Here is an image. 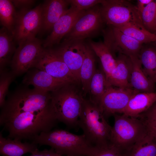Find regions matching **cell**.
I'll return each instance as SVG.
<instances>
[{"label":"cell","instance_id":"obj_20","mask_svg":"<svg viewBox=\"0 0 156 156\" xmlns=\"http://www.w3.org/2000/svg\"><path fill=\"white\" fill-rule=\"evenodd\" d=\"M95 54L99 58L106 79L116 64L114 53L108 42L104 38L103 41L95 42L89 39L87 43Z\"/></svg>","mask_w":156,"mask_h":156},{"label":"cell","instance_id":"obj_2","mask_svg":"<svg viewBox=\"0 0 156 156\" xmlns=\"http://www.w3.org/2000/svg\"><path fill=\"white\" fill-rule=\"evenodd\" d=\"M31 142L40 146H50L56 153L63 155L92 156L97 148L83 134L77 135L62 129L42 132Z\"/></svg>","mask_w":156,"mask_h":156},{"label":"cell","instance_id":"obj_23","mask_svg":"<svg viewBox=\"0 0 156 156\" xmlns=\"http://www.w3.org/2000/svg\"><path fill=\"white\" fill-rule=\"evenodd\" d=\"M13 34L5 27L0 30V71L10 63L16 50Z\"/></svg>","mask_w":156,"mask_h":156},{"label":"cell","instance_id":"obj_16","mask_svg":"<svg viewBox=\"0 0 156 156\" xmlns=\"http://www.w3.org/2000/svg\"><path fill=\"white\" fill-rule=\"evenodd\" d=\"M34 68L27 72L23 81L25 85H31L38 90L51 92L70 83L56 79L44 71Z\"/></svg>","mask_w":156,"mask_h":156},{"label":"cell","instance_id":"obj_24","mask_svg":"<svg viewBox=\"0 0 156 156\" xmlns=\"http://www.w3.org/2000/svg\"><path fill=\"white\" fill-rule=\"evenodd\" d=\"M123 153V156H156V138L148 133Z\"/></svg>","mask_w":156,"mask_h":156},{"label":"cell","instance_id":"obj_1","mask_svg":"<svg viewBox=\"0 0 156 156\" xmlns=\"http://www.w3.org/2000/svg\"><path fill=\"white\" fill-rule=\"evenodd\" d=\"M0 125L7 137L32 141L59 122L47 94L34 89H24L11 94L1 108Z\"/></svg>","mask_w":156,"mask_h":156},{"label":"cell","instance_id":"obj_36","mask_svg":"<svg viewBox=\"0 0 156 156\" xmlns=\"http://www.w3.org/2000/svg\"><path fill=\"white\" fill-rule=\"evenodd\" d=\"M138 118L156 120V102L148 110L141 115Z\"/></svg>","mask_w":156,"mask_h":156},{"label":"cell","instance_id":"obj_38","mask_svg":"<svg viewBox=\"0 0 156 156\" xmlns=\"http://www.w3.org/2000/svg\"><path fill=\"white\" fill-rule=\"evenodd\" d=\"M155 1H156V0Z\"/></svg>","mask_w":156,"mask_h":156},{"label":"cell","instance_id":"obj_30","mask_svg":"<svg viewBox=\"0 0 156 156\" xmlns=\"http://www.w3.org/2000/svg\"><path fill=\"white\" fill-rule=\"evenodd\" d=\"M14 75L11 71H7L6 69L0 71V107L1 108L5 102L9 86L13 80Z\"/></svg>","mask_w":156,"mask_h":156},{"label":"cell","instance_id":"obj_22","mask_svg":"<svg viewBox=\"0 0 156 156\" xmlns=\"http://www.w3.org/2000/svg\"><path fill=\"white\" fill-rule=\"evenodd\" d=\"M95 54L88 43H85L84 55L79 72L83 96L88 93L91 79L96 69Z\"/></svg>","mask_w":156,"mask_h":156},{"label":"cell","instance_id":"obj_4","mask_svg":"<svg viewBox=\"0 0 156 156\" xmlns=\"http://www.w3.org/2000/svg\"><path fill=\"white\" fill-rule=\"evenodd\" d=\"M77 83L66 84L51 92V103L55 116L59 122L68 129L78 130L81 105L84 98Z\"/></svg>","mask_w":156,"mask_h":156},{"label":"cell","instance_id":"obj_34","mask_svg":"<svg viewBox=\"0 0 156 156\" xmlns=\"http://www.w3.org/2000/svg\"><path fill=\"white\" fill-rule=\"evenodd\" d=\"M29 156H70L63 155L56 153L52 148L50 149H45L42 151L38 149Z\"/></svg>","mask_w":156,"mask_h":156},{"label":"cell","instance_id":"obj_18","mask_svg":"<svg viewBox=\"0 0 156 156\" xmlns=\"http://www.w3.org/2000/svg\"><path fill=\"white\" fill-rule=\"evenodd\" d=\"M156 102V92H138L131 97L122 114L138 118Z\"/></svg>","mask_w":156,"mask_h":156},{"label":"cell","instance_id":"obj_9","mask_svg":"<svg viewBox=\"0 0 156 156\" xmlns=\"http://www.w3.org/2000/svg\"><path fill=\"white\" fill-rule=\"evenodd\" d=\"M41 4L32 9H24L17 12L13 35L18 44L36 37L40 31L41 24Z\"/></svg>","mask_w":156,"mask_h":156},{"label":"cell","instance_id":"obj_28","mask_svg":"<svg viewBox=\"0 0 156 156\" xmlns=\"http://www.w3.org/2000/svg\"><path fill=\"white\" fill-rule=\"evenodd\" d=\"M17 12L11 0H0L1 24L13 34Z\"/></svg>","mask_w":156,"mask_h":156},{"label":"cell","instance_id":"obj_26","mask_svg":"<svg viewBox=\"0 0 156 156\" xmlns=\"http://www.w3.org/2000/svg\"><path fill=\"white\" fill-rule=\"evenodd\" d=\"M116 28L143 44L156 42V34L146 30L141 23H130Z\"/></svg>","mask_w":156,"mask_h":156},{"label":"cell","instance_id":"obj_29","mask_svg":"<svg viewBox=\"0 0 156 156\" xmlns=\"http://www.w3.org/2000/svg\"><path fill=\"white\" fill-rule=\"evenodd\" d=\"M144 28L149 32L156 34V2L153 0L139 12Z\"/></svg>","mask_w":156,"mask_h":156},{"label":"cell","instance_id":"obj_13","mask_svg":"<svg viewBox=\"0 0 156 156\" xmlns=\"http://www.w3.org/2000/svg\"><path fill=\"white\" fill-rule=\"evenodd\" d=\"M109 26L103 31L104 38L109 43L114 53L118 52L129 57H138L143 44L125 34L118 28Z\"/></svg>","mask_w":156,"mask_h":156},{"label":"cell","instance_id":"obj_8","mask_svg":"<svg viewBox=\"0 0 156 156\" xmlns=\"http://www.w3.org/2000/svg\"><path fill=\"white\" fill-rule=\"evenodd\" d=\"M41 40L35 37L18 44L10 63L14 76L27 73L33 67L43 48Z\"/></svg>","mask_w":156,"mask_h":156},{"label":"cell","instance_id":"obj_10","mask_svg":"<svg viewBox=\"0 0 156 156\" xmlns=\"http://www.w3.org/2000/svg\"><path fill=\"white\" fill-rule=\"evenodd\" d=\"M33 68L44 71L61 80L79 82L53 48L43 47Z\"/></svg>","mask_w":156,"mask_h":156},{"label":"cell","instance_id":"obj_19","mask_svg":"<svg viewBox=\"0 0 156 156\" xmlns=\"http://www.w3.org/2000/svg\"><path fill=\"white\" fill-rule=\"evenodd\" d=\"M2 132H0V154L2 156H22L38 149V145L33 142H22L21 140L5 138Z\"/></svg>","mask_w":156,"mask_h":156},{"label":"cell","instance_id":"obj_6","mask_svg":"<svg viewBox=\"0 0 156 156\" xmlns=\"http://www.w3.org/2000/svg\"><path fill=\"white\" fill-rule=\"evenodd\" d=\"M99 4L85 11L76 21L63 41H84L94 37L103 31L105 23Z\"/></svg>","mask_w":156,"mask_h":156},{"label":"cell","instance_id":"obj_11","mask_svg":"<svg viewBox=\"0 0 156 156\" xmlns=\"http://www.w3.org/2000/svg\"><path fill=\"white\" fill-rule=\"evenodd\" d=\"M139 92L131 88L109 86L98 105L107 120L109 117L116 114H122L131 96Z\"/></svg>","mask_w":156,"mask_h":156},{"label":"cell","instance_id":"obj_35","mask_svg":"<svg viewBox=\"0 0 156 156\" xmlns=\"http://www.w3.org/2000/svg\"><path fill=\"white\" fill-rule=\"evenodd\" d=\"M140 119L144 121L148 133L156 138V120Z\"/></svg>","mask_w":156,"mask_h":156},{"label":"cell","instance_id":"obj_3","mask_svg":"<svg viewBox=\"0 0 156 156\" xmlns=\"http://www.w3.org/2000/svg\"><path fill=\"white\" fill-rule=\"evenodd\" d=\"M78 126L82 129L83 134L94 146L101 148L111 144L112 127L99 106L89 99L83 98V100Z\"/></svg>","mask_w":156,"mask_h":156},{"label":"cell","instance_id":"obj_31","mask_svg":"<svg viewBox=\"0 0 156 156\" xmlns=\"http://www.w3.org/2000/svg\"><path fill=\"white\" fill-rule=\"evenodd\" d=\"M70 6L81 10H86L101 4L103 0H68Z\"/></svg>","mask_w":156,"mask_h":156},{"label":"cell","instance_id":"obj_21","mask_svg":"<svg viewBox=\"0 0 156 156\" xmlns=\"http://www.w3.org/2000/svg\"><path fill=\"white\" fill-rule=\"evenodd\" d=\"M132 63L130 84L131 87L140 92H154L155 83L146 75L138 57L130 56Z\"/></svg>","mask_w":156,"mask_h":156},{"label":"cell","instance_id":"obj_37","mask_svg":"<svg viewBox=\"0 0 156 156\" xmlns=\"http://www.w3.org/2000/svg\"><path fill=\"white\" fill-rule=\"evenodd\" d=\"M152 0H138L136 8L138 12L141 11L147 5L151 2Z\"/></svg>","mask_w":156,"mask_h":156},{"label":"cell","instance_id":"obj_33","mask_svg":"<svg viewBox=\"0 0 156 156\" xmlns=\"http://www.w3.org/2000/svg\"><path fill=\"white\" fill-rule=\"evenodd\" d=\"M15 7L19 8L20 10L30 9L35 2L32 0H11Z\"/></svg>","mask_w":156,"mask_h":156},{"label":"cell","instance_id":"obj_14","mask_svg":"<svg viewBox=\"0 0 156 156\" xmlns=\"http://www.w3.org/2000/svg\"><path fill=\"white\" fill-rule=\"evenodd\" d=\"M85 11L70 6L54 24L50 34L43 42V47L51 48L55 45H59Z\"/></svg>","mask_w":156,"mask_h":156},{"label":"cell","instance_id":"obj_17","mask_svg":"<svg viewBox=\"0 0 156 156\" xmlns=\"http://www.w3.org/2000/svg\"><path fill=\"white\" fill-rule=\"evenodd\" d=\"M116 59V66L107 79L108 85L117 87L131 88L130 79L132 63L130 57L119 53Z\"/></svg>","mask_w":156,"mask_h":156},{"label":"cell","instance_id":"obj_5","mask_svg":"<svg viewBox=\"0 0 156 156\" xmlns=\"http://www.w3.org/2000/svg\"><path fill=\"white\" fill-rule=\"evenodd\" d=\"M111 142L122 153L145 136L148 132L141 119L123 114L114 115Z\"/></svg>","mask_w":156,"mask_h":156},{"label":"cell","instance_id":"obj_25","mask_svg":"<svg viewBox=\"0 0 156 156\" xmlns=\"http://www.w3.org/2000/svg\"><path fill=\"white\" fill-rule=\"evenodd\" d=\"M138 57L145 74L153 83H156V48L143 44Z\"/></svg>","mask_w":156,"mask_h":156},{"label":"cell","instance_id":"obj_12","mask_svg":"<svg viewBox=\"0 0 156 156\" xmlns=\"http://www.w3.org/2000/svg\"><path fill=\"white\" fill-rule=\"evenodd\" d=\"M84 41H63L53 48L79 82V72L84 55Z\"/></svg>","mask_w":156,"mask_h":156},{"label":"cell","instance_id":"obj_32","mask_svg":"<svg viewBox=\"0 0 156 156\" xmlns=\"http://www.w3.org/2000/svg\"><path fill=\"white\" fill-rule=\"evenodd\" d=\"M92 156H123L122 152L114 145L98 148Z\"/></svg>","mask_w":156,"mask_h":156},{"label":"cell","instance_id":"obj_7","mask_svg":"<svg viewBox=\"0 0 156 156\" xmlns=\"http://www.w3.org/2000/svg\"><path fill=\"white\" fill-rule=\"evenodd\" d=\"M101 4L103 20L109 26L117 27L130 23H142L136 6L127 1L103 0Z\"/></svg>","mask_w":156,"mask_h":156},{"label":"cell","instance_id":"obj_15","mask_svg":"<svg viewBox=\"0 0 156 156\" xmlns=\"http://www.w3.org/2000/svg\"><path fill=\"white\" fill-rule=\"evenodd\" d=\"M68 0H45L41 5L40 31L52 30L55 23L68 9Z\"/></svg>","mask_w":156,"mask_h":156},{"label":"cell","instance_id":"obj_27","mask_svg":"<svg viewBox=\"0 0 156 156\" xmlns=\"http://www.w3.org/2000/svg\"><path fill=\"white\" fill-rule=\"evenodd\" d=\"M108 85L105 75L103 71L96 70L90 82L88 93L89 100L99 105Z\"/></svg>","mask_w":156,"mask_h":156}]
</instances>
